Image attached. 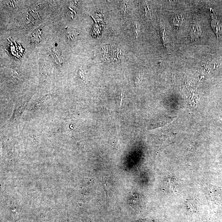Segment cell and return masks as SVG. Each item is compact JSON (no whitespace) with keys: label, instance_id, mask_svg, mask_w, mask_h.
I'll use <instances>...</instances> for the list:
<instances>
[{"label":"cell","instance_id":"12","mask_svg":"<svg viewBox=\"0 0 222 222\" xmlns=\"http://www.w3.org/2000/svg\"><path fill=\"white\" fill-rule=\"evenodd\" d=\"M136 222H149V221H148V220H140V221H137Z\"/></svg>","mask_w":222,"mask_h":222},{"label":"cell","instance_id":"10","mask_svg":"<svg viewBox=\"0 0 222 222\" xmlns=\"http://www.w3.org/2000/svg\"><path fill=\"white\" fill-rule=\"evenodd\" d=\"M142 71H140V73H139L138 75L137 76V77H136V85L138 86L139 85L140 83H141V81L142 79Z\"/></svg>","mask_w":222,"mask_h":222},{"label":"cell","instance_id":"1","mask_svg":"<svg viewBox=\"0 0 222 222\" xmlns=\"http://www.w3.org/2000/svg\"><path fill=\"white\" fill-rule=\"evenodd\" d=\"M209 13L211 17V25L216 35L217 38L220 36L222 33V23L216 13L212 8H209Z\"/></svg>","mask_w":222,"mask_h":222},{"label":"cell","instance_id":"9","mask_svg":"<svg viewBox=\"0 0 222 222\" xmlns=\"http://www.w3.org/2000/svg\"><path fill=\"white\" fill-rule=\"evenodd\" d=\"M140 24L137 22H135L133 25V31L136 38H138L139 32H140Z\"/></svg>","mask_w":222,"mask_h":222},{"label":"cell","instance_id":"7","mask_svg":"<svg viewBox=\"0 0 222 222\" xmlns=\"http://www.w3.org/2000/svg\"><path fill=\"white\" fill-rule=\"evenodd\" d=\"M128 1H124L121 6V12L122 13H126L128 12L129 4Z\"/></svg>","mask_w":222,"mask_h":222},{"label":"cell","instance_id":"4","mask_svg":"<svg viewBox=\"0 0 222 222\" xmlns=\"http://www.w3.org/2000/svg\"><path fill=\"white\" fill-rule=\"evenodd\" d=\"M111 46L104 45L100 49L102 58L105 61L110 62L111 60Z\"/></svg>","mask_w":222,"mask_h":222},{"label":"cell","instance_id":"2","mask_svg":"<svg viewBox=\"0 0 222 222\" xmlns=\"http://www.w3.org/2000/svg\"><path fill=\"white\" fill-rule=\"evenodd\" d=\"M124 57V53L121 48L111 46V61L115 64H119L123 61Z\"/></svg>","mask_w":222,"mask_h":222},{"label":"cell","instance_id":"3","mask_svg":"<svg viewBox=\"0 0 222 222\" xmlns=\"http://www.w3.org/2000/svg\"><path fill=\"white\" fill-rule=\"evenodd\" d=\"M202 31L200 26L198 22H194L192 25L190 32V38L191 41L199 39L201 36Z\"/></svg>","mask_w":222,"mask_h":222},{"label":"cell","instance_id":"6","mask_svg":"<svg viewBox=\"0 0 222 222\" xmlns=\"http://www.w3.org/2000/svg\"><path fill=\"white\" fill-rule=\"evenodd\" d=\"M52 54L54 61L57 65H61L63 64L64 60H63L62 56L59 52V51L54 48L52 50Z\"/></svg>","mask_w":222,"mask_h":222},{"label":"cell","instance_id":"5","mask_svg":"<svg viewBox=\"0 0 222 222\" xmlns=\"http://www.w3.org/2000/svg\"><path fill=\"white\" fill-rule=\"evenodd\" d=\"M137 194H133L131 196L130 198V203L132 204L133 206H141V204H143V199L141 195L137 194V197H136Z\"/></svg>","mask_w":222,"mask_h":222},{"label":"cell","instance_id":"11","mask_svg":"<svg viewBox=\"0 0 222 222\" xmlns=\"http://www.w3.org/2000/svg\"><path fill=\"white\" fill-rule=\"evenodd\" d=\"M120 107H121V105H122V93H121V97H120Z\"/></svg>","mask_w":222,"mask_h":222},{"label":"cell","instance_id":"8","mask_svg":"<svg viewBox=\"0 0 222 222\" xmlns=\"http://www.w3.org/2000/svg\"><path fill=\"white\" fill-rule=\"evenodd\" d=\"M182 19L181 17H175L173 19V24L176 28H178L182 23Z\"/></svg>","mask_w":222,"mask_h":222}]
</instances>
